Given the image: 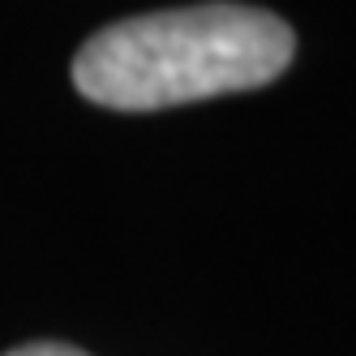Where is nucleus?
<instances>
[{
  "instance_id": "1",
  "label": "nucleus",
  "mask_w": 356,
  "mask_h": 356,
  "mask_svg": "<svg viewBox=\"0 0 356 356\" xmlns=\"http://www.w3.org/2000/svg\"><path fill=\"white\" fill-rule=\"evenodd\" d=\"M296 56L279 13L253 5H185L120 17L73 56V86L112 112H159L215 95L258 90Z\"/></svg>"
},
{
  "instance_id": "2",
  "label": "nucleus",
  "mask_w": 356,
  "mask_h": 356,
  "mask_svg": "<svg viewBox=\"0 0 356 356\" xmlns=\"http://www.w3.org/2000/svg\"><path fill=\"white\" fill-rule=\"evenodd\" d=\"M5 356H86L82 348H73V343H56V339H39V343H22Z\"/></svg>"
}]
</instances>
